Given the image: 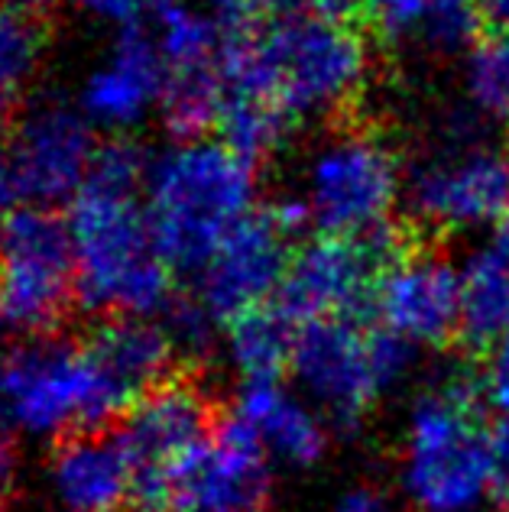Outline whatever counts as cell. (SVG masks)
Instances as JSON below:
<instances>
[{
	"label": "cell",
	"mask_w": 509,
	"mask_h": 512,
	"mask_svg": "<svg viewBox=\"0 0 509 512\" xmlns=\"http://www.w3.org/2000/svg\"><path fill=\"white\" fill-rule=\"evenodd\" d=\"M419 244L415 224L386 221L367 234H321L292 253L276 305L296 321L357 318L370 312L383 269Z\"/></svg>",
	"instance_id": "obj_8"
},
{
	"label": "cell",
	"mask_w": 509,
	"mask_h": 512,
	"mask_svg": "<svg viewBox=\"0 0 509 512\" xmlns=\"http://www.w3.org/2000/svg\"><path fill=\"white\" fill-rule=\"evenodd\" d=\"M49 46L46 17L0 4V98L13 101L36 82Z\"/></svg>",
	"instance_id": "obj_25"
},
{
	"label": "cell",
	"mask_w": 509,
	"mask_h": 512,
	"mask_svg": "<svg viewBox=\"0 0 509 512\" xmlns=\"http://www.w3.org/2000/svg\"><path fill=\"white\" fill-rule=\"evenodd\" d=\"M75 7L88 20L101 26H117V30H133L146 17H153L159 0H75Z\"/></svg>",
	"instance_id": "obj_28"
},
{
	"label": "cell",
	"mask_w": 509,
	"mask_h": 512,
	"mask_svg": "<svg viewBox=\"0 0 509 512\" xmlns=\"http://www.w3.org/2000/svg\"><path fill=\"white\" fill-rule=\"evenodd\" d=\"M396 195V150L360 117L334 127V137L308 166L305 201L325 234H367L386 224Z\"/></svg>",
	"instance_id": "obj_9"
},
{
	"label": "cell",
	"mask_w": 509,
	"mask_h": 512,
	"mask_svg": "<svg viewBox=\"0 0 509 512\" xmlns=\"http://www.w3.org/2000/svg\"><path fill=\"white\" fill-rule=\"evenodd\" d=\"M214 431L208 396L189 380H166L120 412L114 438L133 467L130 512H166L169 474Z\"/></svg>",
	"instance_id": "obj_10"
},
{
	"label": "cell",
	"mask_w": 509,
	"mask_h": 512,
	"mask_svg": "<svg viewBox=\"0 0 509 512\" xmlns=\"http://www.w3.org/2000/svg\"><path fill=\"white\" fill-rule=\"evenodd\" d=\"M7 4L20 7V10H30V13H39V17H49V10L56 0H7Z\"/></svg>",
	"instance_id": "obj_35"
},
{
	"label": "cell",
	"mask_w": 509,
	"mask_h": 512,
	"mask_svg": "<svg viewBox=\"0 0 509 512\" xmlns=\"http://www.w3.org/2000/svg\"><path fill=\"white\" fill-rule=\"evenodd\" d=\"M234 415L260 438L266 454L279 464L308 467L325 454V419L302 393L286 389L279 380L244 383L234 402Z\"/></svg>",
	"instance_id": "obj_19"
},
{
	"label": "cell",
	"mask_w": 509,
	"mask_h": 512,
	"mask_svg": "<svg viewBox=\"0 0 509 512\" xmlns=\"http://www.w3.org/2000/svg\"><path fill=\"white\" fill-rule=\"evenodd\" d=\"M30 512H69V509H62V506L49 503V500H43V496H39V503H36V506H33Z\"/></svg>",
	"instance_id": "obj_36"
},
{
	"label": "cell",
	"mask_w": 509,
	"mask_h": 512,
	"mask_svg": "<svg viewBox=\"0 0 509 512\" xmlns=\"http://www.w3.org/2000/svg\"><path fill=\"white\" fill-rule=\"evenodd\" d=\"M477 13L487 36H509V0H477Z\"/></svg>",
	"instance_id": "obj_34"
},
{
	"label": "cell",
	"mask_w": 509,
	"mask_h": 512,
	"mask_svg": "<svg viewBox=\"0 0 509 512\" xmlns=\"http://www.w3.org/2000/svg\"><path fill=\"white\" fill-rule=\"evenodd\" d=\"M85 347L91 350L101 373L117 389V396L124 399V406L172 380V367L179 360L163 321L143 315L104 318L91 331Z\"/></svg>",
	"instance_id": "obj_18"
},
{
	"label": "cell",
	"mask_w": 509,
	"mask_h": 512,
	"mask_svg": "<svg viewBox=\"0 0 509 512\" xmlns=\"http://www.w3.org/2000/svg\"><path fill=\"white\" fill-rule=\"evenodd\" d=\"M373 26L386 36H419L425 46L454 52L477 36V0H373Z\"/></svg>",
	"instance_id": "obj_22"
},
{
	"label": "cell",
	"mask_w": 509,
	"mask_h": 512,
	"mask_svg": "<svg viewBox=\"0 0 509 512\" xmlns=\"http://www.w3.org/2000/svg\"><path fill=\"white\" fill-rule=\"evenodd\" d=\"M10 130H13L10 101L0 98V221L17 211L23 201L17 169H13V159H10Z\"/></svg>",
	"instance_id": "obj_29"
},
{
	"label": "cell",
	"mask_w": 509,
	"mask_h": 512,
	"mask_svg": "<svg viewBox=\"0 0 509 512\" xmlns=\"http://www.w3.org/2000/svg\"><path fill=\"white\" fill-rule=\"evenodd\" d=\"M95 133L78 101L43 94L26 104L10 130V159L23 201L49 208L82 192L101 150Z\"/></svg>",
	"instance_id": "obj_11"
},
{
	"label": "cell",
	"mask_w": 509,
	"mask_h": 512,
	"mask_svg": "<svg viewBox=\"0 0 509 512\" xmlns=\"http://www.w3.org/2000/svg\"><path fill=\"white\" fill-rule=\"evenodd\" d=\"M403 490L422 512H474L490 500V428L467 376L441 380L412 406Z\"/></svg>",
	"instance_id": "obj_5"
},
{
	"label": "cell",
	"mask_w": 509,
	"mask_h": 512,
	"mask_svg": "<svg viewBox=\"0 0 509 512\" xmlns=\"http://www.w3.org/2000/svg\"><path fill=\"white\" fill-rule=\"evenodd\" d=\"M133 467L114 435L82 431L52 448L43 500L69 512H120L130 506Z\"/></svg>",
	"instance_id": "obj_17"
},
{
	"label": "cell",
	"mask_w": 509,
	"mask_h": 512,
	"mask_svg": "<svg viewBox=\"0 0 509 512\" xmlns=\"http://www.w3.org/2000/svg\"><path fill=\"white\" fill-rule=\"evenodd\" d=\"M75 256L69 221L26 205L0 221V338L36 341L69 315Z\"/></svg>",
	"instance_id": "obj_7"
},
{
	"label": "cell",
	"mask_w": 509,
	"mask_h": 512,
	"mask_svg": "<svg viewBox=\"0 0 509 512\" xmlns=\"http://www.w3.org/2000/svg\"><path fill=\"white\" fill-rule=\"evenodd\" d=\"M150 159L127 137L98 150L82 192L72 198L69 234L78 302L98 315H163L172 295V263L159 247L143 188Z\"/></svg>",
	"instance_id": "obj_1"
},
{
	"label": "cell",
	"mask_w": 509,
	"mask_h": 512,
	"mask_svg": "<svg viewBox=\"0 0 509 512\" xmlns=\"http://www.w3.org/2000/svg\"><path fill=\"white\" fill-rule=\"evenodd\" d=\"M299 325L276 302L231 318L224 325V354L244 383L279 380L292 367Z\"/></svg>",
	"instance_id": "obj_20"
},
{
	"label": "cell",
	"mask_w": 509,
	"mask_h": 512,
	"mask_svg": "<svg viewBox=\"0 0 509 512\" xmlns=\"http://www.w3.org/2000/svg\"><path fill=\"white\" fill-rule=\"evenodd\" d=\"M166 65L153 36L120 30V36L91 65L78 88V107L95 124V130L111 137H127L143 127L156 111H163Z\"/></svg>",
	"instance_id": "obj_16"
},
{
	"label": "cell",
	"mask_w": 509,
	"mask_h": 512,
	"mask_svg": "<svg viewBox=\"0 0 509 512\" xmlns=\"http://www.w3.org/2000/svg\"><path fill=\"white\" fill-rule=\"evenodd\" d=\"M253 169L211 137L176 140L150 159L143 201L172 269L198 276L221 240L253 211Z\"/></svg>",
	"instance_id": "obj_3"
},
{
	"label": "cell",
	"mask_w": 509,
	"mask_h": 512,
	"mask_svg": "<svg viewBox=\"0 0 509 512\" xmlns=\"http://www.w3.org/2000/svg\"><path fill=\"white\" fill-rule=\"evenodd\" d=\"M467 91L477 111L509 120V36H484L467 59Z\"/></svg>",
	"instance_id": "obj_26"
},
{
	"label": "cell",
	"mask_w": 509,
	"mask_h": 512,
	"mask_svg": "<svg viewBox=\"0 0 509 512\" xmlns=\"http://www.w3.org/2000/svg\"><path fill=\"white\" fill-rule=\"evenodd\" d=\"M331 512H393V506L380 490L357 487V490H347L341 500L331 506Z\"/></svg>",
	"instance_id": "obj_33"
},
{
	"label": "cell",
	"mask_w": 509,
	"mask_h": 512,
	"mask_svg": "<svg viewBox=\"0 0 509 512\" xmlns=\"http://www.w3.org/2000/svg\"><path fill=\"white\" fill-rule=\"evenodd\" d=\"M367 30L318 13L231 23L221 49L224 94L266 98L292 120H354L370 75Z\"/></svg>",
	"instance_id": "obj_2"
},
{
	"label": "cell",
	"mask_w": 509,
	"mask_h": 512,
	"mask_svg": "<svg viewBox=\"0 0 509 512\" xmlns=\"http://www.w3.org/2000/svg\"><path fill=\"white\" fill-rule=\"evenodd\" d=\"M506 159H509V153H506Z\"/></svg>",
	"instance_id": "obj_37"
},
{
	"label": "cell",
	"mask_w": 509,
	"mask_h": 512,
	"mask_svg": "<svg viewBox=\"0 0 509 512\" xmlns=\"http://www.w3.org/2000/svg\"><path fill=\"white\" fill-rule=\"evenodd\" d=\"M490 500L509 509V415L490 425Z\"/></svg>",
	"instance_id": "obj_30"
},
{
	"label": "cell",
	"mask_w": 509,
	"mask_h": 512,
	"mask_svg": "<svg viewBox=\"0 0 509 512\" xmlns=\"http://www.w3.org/2000/svg\"><path fill=\"white\" fill-rule=\"evenodd\" d=\"M412 224L432 231H471L497 224L509 211V159L490 146L438 150L409 172Z\"/></svg>",
	"instance_id": "obj_13"
},
{
	"label": "cell",
	"mask_w": 509,
	"mask_h": 512,
	"mask_svg": "<svg viewBox=\"0 0 509 512\" xmlns=\"http://www.w3.org/2000/svg\"><path fill=\"white\" fill-rule=\"evenodd\" d=\"M224 321H218V315L198 299V295H176L169 302V308L163 312V328L172 338V347L176 354L185 360H202L208 357L214 344H218V331Z\"/></svg>",
	"instance_id": "obj_27"
},
{
	"label": "cell",
	"mask_w": 509,
	"mask_h": 512,
	"mask_svg": "<svg viewBox=\"0 0 509 512\" xmlns=\"http://www.w3.org/2000/svg\"><path fill=\"white\" fill-rule=\"evenodd\" d=\"M270 461L260 438L231 412L172 467L166 512H260L270 496Z\"/></svg>",
	"instance_id": "obj_12"
},
{
	"label": "cell",
	"mask_w": 509,
	"mask_h": 512,
	"mask_svg": "<svg viewBox=\"0 0 509 512\" xmlns=\"http://www.w3.org/2000/svg\"><path fill=\"white\" fill-rule=\"evenodd\" d=\"M292 240L273 211H250L231 234H227L211 260L198 269V289L202 299L218 321H231L237 315L260 308L276 299L279 286L292 263Z\"/></svg>",
	"instance_id": "obj_14"
},
{
	"label": "cell",
	"mask_w": 509,
	"mask_h": 512,
	"mask_svg": "<svg viewBox=\"0 0 509 512\" xmlns=\"http://www.w3.org/2000/svg\"><path fill=\"white\" fill-rule=\"evenodd\" d=\"M292 124L296 120L273 101L247 98V94H224L218 133L234 153L257 166L260 159L273 156L286 143Z\"/></svg>",
	"instance_id": "obj_24"
},
{
	"label": "cell",
	"mask_w": 509,
	"mask_h": 512,
	"mask_svg": "<svg viewBox=\"0 0 509 512\" xmlns=\"http://www.w3.org/2000/svg\"><path fill=\"white\" fill-rule=\"evenodd\" d=\"M224 33L218 20L189 0H159L153 10V43L163 56L166 78L221 69Z\"/></svg>",
	"instance_id": "obj_23"
},
{
	"label": "cell",
	"mask_w": 509,
	"mask_h": 512,
	"mask_svg": "<svg viewBox=\"0 0 509 512\" xmlns=\"http://www.w3.org/2000/svg\"><path fill=\"white\" fill-rule=\"evenodd\" d=\"M380 328L415 347H438L461 334V273L445 256L415 244L383 269L370 305Z\"/></svg>",
	"instance_id": "obj_15"
},
{
	"label": "cell",
	"mask_w": 509,
	"mask_h": 512,
	"mask_svg": "<svg viewBox=\"0 0 509 512\" xmlns=\"http://www.w3.org/2000/svg\"><path fill=\"white\" fill-rule=\"evenodd\" d=\"M415 363V344L357 318H318L299 325L292 380L334 428H357L373 402L393 389Z\"/></svg>",
	"instance_id": "obj_6"
},
{
	"label": "cell",
	"mask_w": 509,
	"mask_h": 512,
	"mask_svg": "<svg viewBox=\"0 0 509 512\" xmlns=\"http://www.w3.org/2000/svg\"><path fill=\"white\" fill-rule=\"evenodd\" d=\"M506 331L509 253L490 240L461 269V338L471 347H493Z\"/></svg>",
	"instance_id": "obj_21"
},
{
	"label": "cell",
	"mask_w": 509,
	"mask_h": 512,
	"mask_svg": "<svg viewBox=\"0 0 509 512\" xmlns=\"http://www.w3.org/2000/svg\"><path fill=\"white\" fill-rule=\"evenodd\" d=\"M484 393L500 415H509V331L490 347V363L484 376Z\"/></svg>",
	"instance_id": "obj_31"
},
{
	"label": "cell",
	"mask_w": 509,
	"mask_h": 512,
	"mask_svg": "<svg viewBox=\"0 0 509 512\" xmlns=\"http://www.w3.org/2000/svg\"><path fill=\"white\" fill-rule=\"evenodd\" d=\"M124 409L85 344L36 338L0 354V435L10 441L98 431Z\"/></svg>",
	"instance_id": "obj_4"
},
{
	"label": "cell",
	"mask_w": 509,
	"mask_h": 512,
	"mask_svg": "<svg viewBox=\"0 0 509 512\" xmlns=\"http://www.w3.org/2000/svg\"><path fill=\"white\" fill-rule=\"evenodd\" d=\"M20 487V454L13 441L0 435V512H7Z\"/></svg>",
	"instance_id": "obj_32"
}]
</instances>
